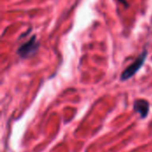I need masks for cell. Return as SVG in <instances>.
I'll return each instance as SVG.
<instances>
[{
  "mask_svg": "<svg viewBox=\"0 0 152 152\" xmlns=\"http://www.w3.org/2000/svg\"><path fill=\"white\" fill-rule=\"evenodd\" d=\"M147 54H148V52L147 51H143L137 57V59L129 67H127L123 71V73L121 74L120 79L122 81H126V80L130 79L132 77H134L139 71V69L142 67V65L144 64V62L146 61V58H147Z\"/></svg>",
  "mask_w": 152,
  "mask_h": 152,
  "instance_id": "obj_1",
  "label": "cell"
},
{
  "mask_svg": "<svg viewBox=\"0 0 152 152\" xmlns=\"http://www.w3.org/2000/svg\"><path fill=\"white\" fill-rule=\"evenodd\" d=\"M38 47L39 44L37 41V37L36 36H33L28 42L19 46L17 49V54L20 58L25 59L36 53V52L38 50Z\"/></svg>",
  "mask_w": 152,
  "mask_h": 152,
  "instance_id": "obj_2",
  "label": "cell"
},
{
  "mask_svg": "<svg viewBox=\"0 0 152 152\" xmlns=\"http://www.w3.org/2000/svg\"><path fill=\"white\" fill-rule=\"evenodd\" d=\"M134 110L138 113L141 118H146L150 112V103L144 99H138L134 102Z\"/></svg>",
  "mask_w": 152,
  "mask_h": 152,
  "instance_id": "obj_3",
  "label": "cell"
},
{
  "mask_svg": "<svg viewBox=\"0 0 152 152\" xmlns=\"http://www.w3.org/2000/svg\"><path fill=\"white\" fill-rule=\"evenodd\" d=\"M119 1H121V2H122V3H123V4H124L125 5H126V6H127V5H128V4H127V3H126V2L125 0H119Z\"/></svg>",
  "mask_w": 152,
  "mask_h": 152,
  "instance_id": "obj_4",
  "label": "cell"
}]
</instances>
